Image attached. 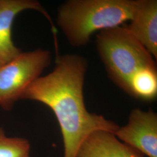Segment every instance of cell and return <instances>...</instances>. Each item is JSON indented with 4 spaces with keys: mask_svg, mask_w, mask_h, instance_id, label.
I'll return each instance as SVG.
<instances>
[{
    "mask_svg": "<svg viewBox=\"0 0 157 157\" xmlns=\"http://www.w3.org/2000/svg\"><path fill=\"white\" fill-rule=\"evenodd\" d=\"M115 135L124 144L148 157H157V115L151 109H133L128 124Z\"/></svg>",
    "mask_w": 157,
    "mask_h": 157,
    "instance_id": "obj_5",
    "label": "cell"
},
{
    "mask_svg": "<svg viewBox=\"0 0 157 157\" xmlns=\"http://www.w3.org/2000/svg\"><path fill=\"white\" fill-rule=\"evenodd\" d=\"M137 0H68L57 10L56 23L70 45H87L96 32L130 21Z\"/></svg>",
    "mask_w": 157,
    "mask_h": 157,
    "instance_id": "obj_2",
    "label": "cell"
},
{
    "mask_svg": "<svg viewBox=\"0 0 157 157\" xmlns=\"http://www.w3.org/2000/svg\"><path fill=\"white\" fill-rule=\"evenodd\" d=\"M95 44L108 77L126 93L136 73L145 68L156 67L152 56L126 26L99 32Z\"/></svg>",
    "mask_w": 157,
    "mask_h": 157,
    "instance_id": "obj_3",
    "label": "cell"
},
{
    "mask_svg": "<svg viewBox=\"0 0 157 157\" xmlns=\"http://www.w3.org/2000/svg\"><path fill=\"white\" fill-rule=\"evenodd\" d=\"M4 63H4V62H3V61L1 60V59L0 58V67H1L2 65H4Z\"/></svg>",
    "mask_w": 157,
    "mask_h": 157,
    "instance_id": "obj_11",
    "label": "cell"
},
{
    "mask_svg": "<svg viewBox=\"0 0 157 157\" xmlns=\"http://www.w3.org/2000/svg\"><path fill=\"white\" fill-rule=\"evenodd\" d=\"M130 24L129 32L148 52L157 58V1L137 0Z\"/></svg>",
    "mask_w": 157,
    "mask_h": 157,
    "instance_id": "obj_7",
    "label": "cell"
},
{
    "mask_svg": "<svg viewBox=\"0 0 157 157\" xmlns=\"http://www.w3.org/2000/svg\"><path fill=\"white\" fill-rule=\"evenodd\" d=\"M128 94L144 101L154 100L157 95V67L145 68L136 73L130 82Z\"/></svg>",
    "mask_w": 157,
    "mask_h": 157,
    "instance_id": "obj_9",
    "label": "cell"
},
{
    "mask_svg": "<svg viewBox=\"0 0 157 157\" xmlns=\"http://www.w3.org/2000/svg\"><path fill=\"white\" fill-rule=\"evenodd\" d=\"M51 62L50 51L38 48L21 52L0 67V107L10 111L29 86L41 76Z\"/></svg>",
    "mask_w": 157,
    "mask_h": 157,
    "instance_id": "obj_4",
    "label": "cell"
},
{
    "mask_svg": "<svg viewBox=\"0 0 157 157\" xmlns=\"http://www.w3.org/2000/svg\"><path fill=\"white\" fill-rule=\"evenodd\" d=\"M87 67L83 56L58 55L53 71L36 80L21 97V100L43 103L54 112L62 133L63 157H76L80 147L93 132L105 130L115 134L119 128L86 108L83 86Z\"/></svg>",
    "mask_w": 157,
    "mask_h": 157,
    "instance_id": "obj_1",
    "label": "cell"
},
{
    "mask_svg": "<svg viewBox=\"0 0 157 157\" xmlns=\"http://www.w3.org/2000/svg\"><path fill=\"white\" fill-rule=\"evenodd\" d=\"M0 157H31L29 141L22 137H8L0 127Z\"/></svg>",
    "mask_w": 157,
    "mask_h": 157,
    "instance_id": "obj_10",
    "label": "cell"
},
{
    "mask_svg": "<svg viewBox=\"0 0 157 157\" xmlns=\"http://www.w3.org/2000/svg\"><path fill=\"white\" fill-rule=\"evenodd\" d=\"M76 157H144V155L119 140L114 133L97 130L84 140Z\"/></svg>",
    "mask_w": 157,
    "mask_h": 157,
    "instance_id": "obj_8",
    "label": "cell"
},
{
    "mask_svg": "<svg viewBox=\"0 0 157 157\" xmlns=\"http://www.w3.org/2000/svg\"><path fill=\"white\" fill-rule=\"evenodd\" d=\"M28 10L42 13L49 21L54 34L55 45L58 44L57 29L48 12L37 1L0 0V58L4 63L10 62L22 52L15 45L12 38V27L17 15Z\"/></svg>",
    "mask_w": 157,
    "mask_h": 157,
    "instance_id": "obj_6",
    "label": "cell"
}]
</instances>
